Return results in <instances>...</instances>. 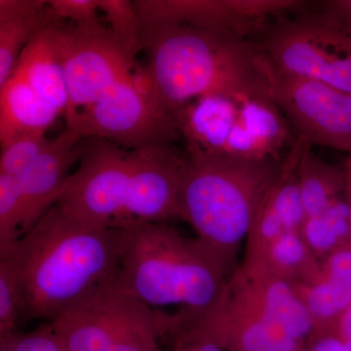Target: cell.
<instances>
[{"instance_id": "f546056e", "label": "cell", "mask_w": 351, "mask_h": 351, "mask_svg": "<svg viewBox=\"0 0 351 351\" xmlns=\"http://www.w3.org/2000/svg\"><path fill=\"white\" fill-rule=\"evenodd\" d=\"M314 13L328 25L351 36V0L318 2V9Z\"/></svg>"}, {"instance_id": "d4e9b609", "label": "cell", "mask_w": 351, "mask_h": 351, "mask_svg": "<svg viewBox=\"0 0 351 351\" xmlns=\"http://www.w3.org/2000/svg\"><path fill=\"white\" fill-rule=\"evenodd\" d=\"M23 197L19 180L0 175V252L22 237Z\"/></svg>"}, {"instance_id": "6da1fadb", "label": "cell", "mask_w": 351, "mask_h": 351, "mask_svg": "<svg viewBox=\"0 0 351 351\" xmlns=\"http://www.w3.org/2000/svg\"><path fill=\"white\" fill-rule=\"evenodd\" d=\"M0 257L15 267L22 319L49 322L115 285L121 235L117 228L89 223L55 204Z\"/></svg>"}, {"instance_id": "8992f818", "label": "cell", "mask_w": 351, "mask_h": 351, "mask_svg": "<svg viewBox=\"0 0 351 351\" xmlns=\"http://www.w3.org/2000/svg\"><path fill=\"white\" fill-rule=\"evenodd\" d=\"M297 284L239 269L225 300L196 338L223 351H299L315 336Z\"/></svg>"}, {"instance_id": "d6986e66", "label": "cell", "mask_w": 351, "mask_h": 351, "mask_svg": "<svg viewBox=\"0 0 351 351\" xmlns=\"http://www.w3.org/2000/svg\"><path fill=\"white\" fill-rule=\"evenodd\" d=\"M61 113L20 76L0 87V144L18 136L48 130Z\"/></svg>"}, {"instance_id": "44dd1931", "label": "cell", "mask_w": 351, "mask_h": 351, "mask_svg": "<svg viewBox=\"0 0 351 351\" xmlns=\"http://www.w3.org/2000/svg\"><path fill=\"white\" fill-rule=\"evenodd\" d=\"M298 180L306 219L320 214L334 201L343 197V167L325 162L306 144L298 164Z\"/></svg>"}, {"instance_id": "ba28073f", "label": "cell", "mask_w": 351, "mask_h": 351, "mask_svg": "<svg viewBox=\"0 0 351 351\" xmlns=\"http://www.w3.org/2000/svg\"><path fill=\"white\" fill-rule=\"evenodd\" d=\"M255 44L270 68L351 94V36L315 13L276 20Z\"/></svg>"}, {"instance_id": "e0dca14e", "label": "cell", "mask_w": 351, "mask_h": 351, "mask_svg": "<svg viewBox=\"0 0 351 351\" xmlns=\"http://www.w3.org/2000/svg\"><path fill=\"white\" fill-rule=\"evenodd\" d=\"M57 22L44 0H0V87L15 71L32 38Z\"/></svg>"}, {"instance_id": "9a60e30c", "label": "cell", "mask_w": 351, "mask_h": 351, "mask_svg": "<svg viewBox=\"0 0 351 351\" xmlns=\"http://www.w3.org/2000/svg\"><path fill=\"white\" fill-rule=\"evenodd\" d=\"M263 85L230 93L207 95L177 110L174 117L186 141L188 154L223 156L245 95Z\"/></svg>"}, {"instance_id": "7c38bea8", "label": "cell", "mask_w": 351, "mask_h": 351, "mask_svg": "<svg viewBox=\"0 0 351 351\" xmlns=\"http://www.w3.org/2000/svg\"><path fill=\"white\" fill-rule=\"evenodd\" d=\"M263 64L272 98L297 138L350 154L351 94Z\"/></svg>"}, {"instance_id": "603a6c76", "label": "cell", "mask_w": 351, "mask_h": 351, "mask_svg": "<svg viewBox=\"0 0 351 351\" xmlns=\"http://www.w3.org/2000/svg\"><path fill=\"white\" fill-rule=\"evenodd\" d=\"M98 3L113 39L136 59L143 51V31L134 1L98 0Z\"/></svg>"}, {"instance_id": "52a82bcc", "label": "cell", "mask_w": 351, "mask_h": 351, "mask_svg": "<svg viewBox=\"0 0 351 351\" xmlns=\"http://www.w3.org/2000/svg\"><path fill=\"white\" fill-rule=\"evenodd\" d=\"M64 128L84 140L101 138L129 151L172 145L182 137L147 69L138 66L92 105L66 119Z\"/></svg>"}, {"instance_id": "ffe728a7", "label": "cell", "mask_w": 351, "mask_h": 351, "mask_svg": "<svg viewBox=\"0 0 351 351\" xmlns=\"http://www.w3.org/2000/svg\"><path fill=\"white\" fill-rule=\"evenodd\" d=\"M321 261L302 239L301 232H288L239 269L248 276L284 279L297 285L311 282L319 274Z\"/></svg>"}, {"instance_id": "cb8c5ba5", "label": "cell", "mask_w": 351, "mask_h": 351, "mask_svg": "<svg viewBox=\"0 0 351 351\" xmlns=\"http://www.w3.org/2000/svg\"><path fill=\"white\" fill-rule=\"evenodd\" d=\"M51 138L44 132L25 134L1 145L0 175L20 179L38 160Z\"/></svg>"}, {"instance_id": "4dcf8cb0", "label": "cell", "mask_w": 351, "mask_h": 351, "mask_svg": "<svg viewBox=\"0 0 351 351\" xmlns=\"http://www.w3.org/2000/svg\"><path fill=\"white\" fill-rule=\"evenodd\" d=\"M299 351H351V339H343L337 334L314 337Z\"/></svg>"}, {"instance_id": "7a4b0ae2", "label": "cell", "mask_w": 351, "mask_h": 351, "mask_svg": "<svg viewBox=\"0 0 351 351\" xmlns=\"http://www.w3.org/2000/svg\"><path fill=\"white\" fill-rule=\"evenodd\" d=\"M186 159L174 145L129 151L87 138L80 166L69 175L56 204L77 218L110 228L181 219Z\"/></svg>"}, {"instance_id": "d6a6232c", "label": "cell", "mask_w": 351, "mask_h": 351, "mask_svg": "<svg viewBox=\"0 0 351 351\" xmlns=\"http://www.w3.org/2000/svg\"><path fill=\"white\" fill-rule=\"evenodd\" d=\"M343 171H345V193H343V197H345L346 204H348V209H350L351 219V154H348V159H346L345 165H343Z\"/></svg>"}, {"instance_id": "ac0fdd59", "label": "cell", "mask_w": 351, "mask_h": 351, "mask_svg": "<svg viewBox=\"0 0 351 351\" xmlns=\"http://www.w3.org/2000/svg\"><path fill=\"white\" fill-rule=\"evenodd\" d=\"M50 25L44 27L27 44L13 75L20 76L39 96L66 117L69 110L68 85Z\"/></svg>"}, {"instance_id": "5b68a950", "label": "cell", "mask_w": 351, "mask_h": 351, "mask_svg": "<svg viewBox=\"0 0 351 351\" xmlns=\"http://www.w3.org/2000/svg\"><path fill=\"white\" fill-rule=\"evenodd\" d=\"M180 191L181 219L228 265L248 237L283 159L188 154Z\"/></svg>"}, {"instance_id": "7402d4cb", "label": "cell", "mask_w": 351, "mask_h": 351, "mask_svg": "<svg viewBox=\"0 0 351 351\" xmlns=\"http://www.w3.org/2000/svg\"><path fill=\"white\" fill-rule=\"evenodd\" d=\"M301 234L320 261L350 243L351 219L345 197L334 201L320 214L304 219Z\"/></svg>"}, {"instance_id": "30bf717a", "label": "cell", "mask_w": 351, "mask_h": 351, "mask_svg": "<svg viewBox=\"0 0 351 351\" xmlns=\"http://www.w3.org/2000/svg\"><path fill=\"white\" fill-rule=\"evenodd\" d=\"M50 29L69 89V110L64 119L92 105L137 69L135 58L101 22L89 25L54 22Z\"/></svg>"}, {"instance_id": "484cf974", "label": "cell", "mask_w": 351, "mask_h": 351, "mask_svg": "<svg viewBox=\"0 0 351 351\" xmlns=\"http://www.w3.org/2000/svg\"><path fill=\"white\" fill-rule=\"evenodd\" d=\"M22 319L19 282L10 258L0 257V341L17 332Z\"/></svg>"}, {"instance_id": "277c9868", "label": "cell", "mask_w": 351, "mask_h": 351, "mask_svg": "<svg viewBox=\"0 0 351 351\" xmlns=\"http://www.w3.org/2000/svg\"><path fill=\"white\" fill-rule=\"evenodd\" d=\"M147 69L164 107L173 114L207 95L265 84L254 41L182 25L143 31Z\"/></svg>"}, {"instance_id": "83f0119b", "label": "cell", "mask_w": 351, "mask_h": 351, "mask_svg": "<svg viewBox=\"0 0 351 351\" xmlns=\"http://www.w3.org/2000/svg\"><path fill=\"white\" fill-rule=\"evenodd\" d=\"M51 13L57 22L89 25L101 22L98 0H49Z\"/></svg>"}, {"instance_id": "1f68e13d", "label": "cell", "mask_w": 351, "mask_h": 351, "mask_svg": "<svg viewBox=\"0 0 351 351\" xmlns=\"http://www.w3.org/2000/svg\"><path fill=\"white\" fill-rule=\"evenodd\" d=\"M334 334L343 339H351V304L339 320Z\"/></svg>"}, {"instance_id": "5bb4252c", "label": "cell", "mask_w": 351, "mask_h": 351, "mask_svg": "<svg viewBox=\"0 0 351 351\" xmlns=\"http://www.w3.org/2000/svg\"><path fill=\"white\" fill-rule=\"evenodd\" d=\"M85 145L86 140L64 128L51 138L38 160L18 179L23 197L22 237L60 199L66 173L82 159Z\"/></svg>"}, {"instance_id": "f1b7e54d", "label": "cell", "mask_w": 351, "mask_h": 351, "mask_svg": "<svg viewBox=\"0 0 351 351\" xmlns=\"http://www.w3.org/2000/svg\"><path fill=\"white\" fill-rule=\"evenodd\" d=\"M167 334L163 328H143L120 339L106 351H159L158 339Z\"/></svg>"}, {"instance_id": "3957f363", "label": "cell", "mask_w": 351, "mask_h": 351, "mask_svg": "<svg viewBox=\"0 0 351 351\" xmlns=\"http://www.w3.org/2000/svg\"><path fill=\"white\" fill-rule=\"evenodd\" d=\"M117 228L121 235L117 290L152 308L180 306L189 326L214 317L232 276L230 265L221 256L165 223Z\"/></svg>"}, {"instance_id": "8fae6325", "label": "cell", "mask_w": 351, "mask_h": 351, "mask_svg": "<svg viewBox=\"0 0 351 351\" xmlns=\"http://www.w3.org/2000/svg\"><path fill=\"white\" fill-rule=\"evenodd\" d=\"M142 29L182 25L245 40L307 5L300 0H137Z\"/></svg>"}, {"instance_id": "2e32d148", "label": "cell", "mask_w": 351, "mask_h": 351, "mask_svg": "<svg viewBox=\"0 0 351 351\" xmlns=\"http://www.w3.org/2000/svg\"><path fill=\"white\" fill-rule=\"evenodd\" d=\"M311 314L316 336L332 334L351 304V242L321 261L311 282L297 285Z\"/></svg>"}, {"instance_id": "4316f807", "label": "cell", "mask_w": 351, "mask_h": 351, "mask_svg": "<svg viewBox=\"0 0 351 351\" xmlns=\"http://www.w3.org/2000/svg\"><path fill=\"white\" fill-rule=\"evenodd\" d=\"M0 351H66L50 325L29 332H15L0 341Z\"/></svg>"}, {"instance_id": "9c48e42d", "label": "cell", "mask_w": 351, "mask_h": 351, "mask_svg": "<svg viewBox=\"0 0 351 351\" xmlns=\"http://www.w3.org/2000/svg\"><path fill=\"white\" fill-rule=\"evenodd\" d=\"M48 324L66 351H106L143 328L178 332L182 319L179 313L172 315L152 308L110 286L69 307Z\"/></svg>"}, {"instance_id": "4fadbf2b", "label": "cell", "mask_w": 351, "mask_h": 351, "mask_svg": "<svg viewBox=\"0 0 351 351\" xmlns=\"http://www.w3.org/2000/svg\"><path fill=\"white\" fill-rule=\"evenodd\" d=\"M304 144V141L298 138L293 149L284 157L276 180L263 195L247 237L242 263L255 260L272 242L286 233L301 232L306 214L300 193L298 164Z\"/></svg>"}]
</instances>
